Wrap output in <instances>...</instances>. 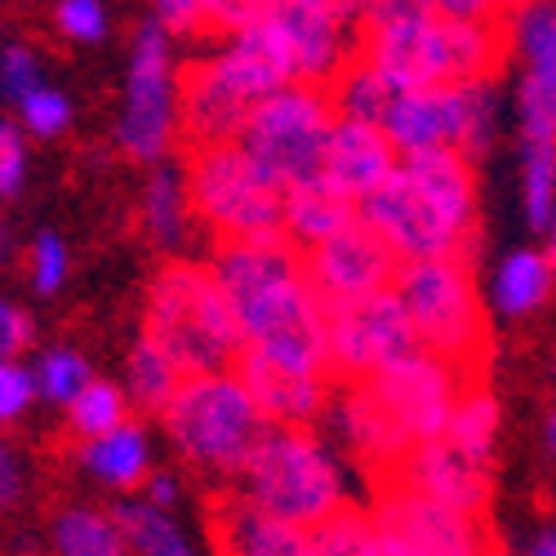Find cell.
<instances>
[{
	"label": "cell",
	"mask_w": 556,
	"mask_h": 556,
	"mask_svg": "<svg viewBox=\"0 0 556 556\" xmlns=\"http://www.w3.org/2000/svg\"><path fill=\"white\" fill-rule=\"evenodd\" d=\"M503 10L485 0H379L361 5V63L392 89L472 85L503 63Z\"/></svg>",
	"instance_id": "1"
},
{
	"label": "cell",
	"mask_w": 556,
	"mask_h": 556,
	"mask_svg": "<svg viewBox=\"0 0 556 556\" xmlns=\"http://www.w3.org/2000/svg\"><path fill=\"white\" fill-rule=\"evenodd\" d=\"M205 267L241 330V352L330 379L326 303L316 299L303 254L286 245V237L218 245Z\"/></svg>",
	"instance_id": "2"
},
{
	"label": "cell",
	"mask_w": 556,
	"mask_h": 556,
	"mask_svg": "<svg viewBox=\"0 0 556 556\" xmlns=\"http://www.w3.org/2000/svg\"><path fill=\"white\" fill-rule=\"evenodd\" d=\"M356 223L375 231L396 263L468 258L477 245V169L454 152L409 156L356 205Z\"/></svg>",
	"instance_id": "3"
},
{
	"label": "cell",
	"mask_w": 556,
	"mask_h": 556,
	"mask_svg": "<svg viewBox=\"0 0 556 556\" xmlns=\"http://www.w3.org/2000/svg\"><path fill=\"white\" fill-rule=\"evenodd\" d=\"M281 85H290V76L276 59L263 23L218 40L178 76V138H188L192 152L237 143L250 112Z\"/></svg>",
	"instance_id": "4"
},
{
	"label": "cell",
	"mask_w": 556,
	"mask_h": 556,
	"mask_svg": "<svg viewBox=\"0 0 556 556\" xmlns=\"http://www.w3.org/2000/svg\"><path fill=\"white\" fill-rule=\"evenodd\" d=\"M237 494L290 530H316L352 507V472L316 428H267L237 477Z\"/></svg>",
	"instance_id": "5"
},
{
	"label": "cell",
	"mask_w": 556,
	"mask_h": 556,
	"mask_svg": "<svg viewBox=\"0 0 556 556\" xmlns=\"http://www.w3.org/2000/svg\"><path fill=\"white\" fill-rule=\"evenodd\" d=\"M143 339H152L182 379L231 369L241 356V330L214 276L197 258H169L156 267L143 294Z\"/></svg>",
	"instance_id": "6"
},
{
	"label": "cell",
	"mask_w": 556,
	"mask_h": 556,
	"mask_svg": "<svg viewBox=\"0 0 556 556\" xmlns=\"http://www.w3.org/2000/svg\"><path fill=\"white\" fill-rule=\"evenodd\" d=\"M169 450L188 463L192 472L205 477H227L237 481L250 454L258 450L267 424L258 405L250 401L245 383L231 369H214V375H192L182 379L169 405L156 414Z\"/></svg>",
	"instance_id": "7"
},
{
	"label": "cell",
	"mask_w": 556,
	"mask_h": 556,
	"mask_svg": "<svg viewBox=\"0 0 556 556\" xmlns=\"http://www.w3.org/2000/svg\"><path fill=\"white\" fill-rule=\"evenodd\" d=\"M392 294L405 312L414 348L463 375H477L490 352V316L468 258L401 263L392 276Z\"/></svg>",
	"instance_id": "8"
},
{
	"label": "cell",
	"mask_w": 556,
	"mask_h": 556,
	"mask_svg": "<svg viewBox=\"0 0 556 556\" xmlns=\"http://www.w3.org/2000/svg\"><path fill=\"white\" fill-rule=\"evenodd\" d=\"M498 125H503V99L490 76L472 85L396 89L379 121V134L388 138L396 161L454 152L472 165L498 143Z\"/></svg>",
	"instance_id": "9"
},
{
	"label": "cell",
	"mask_w": 556,
	"mask_h": 556,
	"mask_svg": "<svg viewBox=\"0 0 556 556\" xmlns=\"http://www.w3.org/2000/svg\"><path fill=\"white\" fill-rule=\"evenodd\" d=\"M182 182H188L197 227H210L218 245L281 237L286 188L271 182L237 143L192 152Z\"/></svg>",
	"instance_id": "10"
},
{
	"label": "cell",
	"mask_w": 556,
	"mask_h": 556,
	"mask_svg": "<svg viewBox=\"0 0 556 556\" xmlns=\"http://www.w3.org/2000/svg\"><path fill=\"white\" fill-rule=\"evenodd\" d=\"M178 45L143 18L129 36V63L116 116V148L138 165H165L178 143Z\"/></svg>",
	"instance_id": "11"
},
{
	"label": "cell",
	"mask_w": 556,
	"mask_h": 556,
	"mask_svg": "<svg viewBox=\"0 0 556 556\" xmlns=\"http://www.w3.org/2000/svg\"><path fill=\"white\" fill-rule=\"evenodd\" d=\"M334 108L326 89H312V85H281L276 94H267L241 138L237 148L281 188H299V182L320 178V161H326V143H330V129H334Z\"/></svg>",
	"instance_id": "12"
},
{
	"label": "cell",
	"mask_w": 556,
	"mask_h": 556,
	"mask_svg": "<svg viewBox=\"0 0 556 556\" xmlns=\"http://www.w3.org/2000/svg\"><path fill=\"white\" fill-rule=\"evenodd\" d=\"M258 23L290 85L330 89L361 54V5L348 0H267Z\"/></svg>",
	"instance_id": "13"
},
{
	"label": "cell",
	"mask_w": 556,
	"mask_h": 556,
	"mask_svg": "<svg viewBox=\"0 0 556 556\" xmlns=\"http://www.w3.org/2000/svg\"><path fill=\"white\" fill-rule=\"evenodd\" d=\"M369 526L379 534L383 556H498L485 517L441 507L424 494L388 481L369 507Z\"/></svg>",
	"instance_id": "14"
},
{
	"label": "cell",
	"mask_w": 556,
	"mask_h": 556,
	"mask_svg": "<svg viewBox=\"0 0 556 556\" xmlns=\"http://www.w3.org/2000/svg\"><path fill=\"white\" fill-rule=\"evenodd\" d=\"M414 352V334L392 290L326 307V365L343 383H365Z\"/></svg>",
	"instance_id": "15"
},
{
	"label": "cell",
	"mask_w": 556,
	"mask_h": 556,
	"mask_svg": "<svg viewBox=\"0 0 556 556\" xmlns=\"http://www.w3.org/2000/svg\"><path fill=\"white\" fill-rule=\"evenodd\" d=\"M472 379L477 375H463V369L414 348L409 356L392 361L383 375L365 379V388L375 392V401L388 409V419L401 428V437L409 445H424V441H437L445 432L458 392Z\"/></svg>",
	"instance_id": "16"
},
{
	"label": "cell",
	"mask_w": 556,
	"mask_h": 556,
	"mask_svg": "<svg viewBox=\"0 0 556 556\" xmlns=\"http://www.w3.org/2000/svg\"><path fill=\"white\" fill-rule=\"evenodd\" d=\"M320 424H326L320 437L343 454V463L356 458V468L375 472L383 481H392L401 472L405 454L414 450L365 383H343L339 392H330L326 409H320Z\"/></svg>",
	"instance_id": "17"
},
{
	"label": "cell",
	"mask_w": 556,
	"mask_h": 556,
	"mask_svg": "<svg viewBox=\"0 0 556 556\" xmlns=\"http://www.w3.org/2000/svg\"><path fill=\"white\" fill-rule=\"evenodd\" d=\"M396 258L392 250L375 237L369 227L352 223L348 231H339L334 241L316 245L303 254V271L316 290L320 303H352V299H365V294H379V290H392V276H396Z\"/></svg>",
	"instance_id": "18"
},
{
	"label": "cell",
	"mask_w": 556,
	"mask_h": 556,
	"mask_svg": "<svg viewBox=\"0 0 556 556\" xmlns=\"http://www.w3.org/2000/svg\"><path fill=\"white\" fill-rule=\"evenodd\" d=\"M250 392V401L258 405L267 428H312L320 419V409L330 401V379L326 375H307V369L294 365H276L258 352H241L237 365H231Z\"/></svg>",
	"instance_id": "19"
},
{
	"label": "cell",
	"mask_w": 556,
	"mask_h": 556,
	"mask_svg": "<svg viewBox=\"0 0 556 556\" xmlns=\"http://www.w3.org/2000/svg\"><path fill=\"white\" fill-rule=\"evenodd\" d=\"M392 481H401L405 490L424 494V498H432L441 507H454V513H468V517H481L485 503H490V468L463 458L441 437L414 445Z\"/></svg>",
	"instance_id": "20"
},
{
	"label": "cell",
	"mask_w": 556,
	"mask_h": 556,
	"mask_svg": "<svg viewBox=\"0 0 556 556\" xmlns=\"http://www.w3.org/2000/svg\"><path fill=\"white\" fill-rule=\"evenodd\" d=\"M396 152L388 148V138L379 125H361V121H334L326 161H320V182L334 188L343 201L361 205L365 197H375L396 169Z\"/></svg>",
	"instance_id": "21"
},
{
	"label": "cell",
	"mask_w": 556,
	"mask_h": 556,
	"mask_svg": "<svg viewBox=\"0 0 556 556\" xmlns=\"http://www.w3.org/2000/svg\"><path fill=\"white\" fill-rule=\"evenodd\" d=\"M552 250L547 245H517L494 258L490 276H485V316L498 320V326H521V320H534L547 299H552Z\"/></svg>",
	"instance_id": "22"
},
{
	"label": "cell",
	"mask_w": 556,
	"mask_h": 556,
	"mask_svg": "<svg viewBox=\"0 0 556 556\" xmlns=\"http://www.w3.org/2000/svg\"><path fill=\"white\" fill-rule=\"evenodd\" d=\"M76 468L94 481L99 490H112L121 498H134L143 481L156 472V441L143 419H125L121 428L80 441L76 445Z\"/></svg>",
	"instance_id": "23"
},
{
	"label": "cell",
	"mask_w": 556,
	"mask_h": 556,
	"mask_svg": "<svg viewBox=\"0 0 556 556\" xmlns=\"http://www.w3.org/2000/svg\"><path fill=\"white\" fill-rule=\"evenodd\" d=\"M138 227L143 237L169 254V258H188V245L197 241V214L188 201V182H182L178 165H152L138 192Z\"/></svg>",
	"instance_id": "24"
},
{
	"label": "cell",
	"mask_w": 556,
	"mask_h": 556,
	"mask_svg": "<svg viewBox=\"0 0 556 556\" xmlns=\"http://www.w3.org/2000/svg\"><path fill=\"white\" fill-rule=\"evenodd\" d=\"M214 552L218 556H307L303 530L263 517L237 490L214 503Z\"/></svg>",
	"instance_id": "25"
},
{
	"label": "cell",
	"mask_w": 556,
	"mask_h": 556,
	"mask_svg": "<svg viewBox=\"0 0 556 556\" xmlns=\"http://www.w3.org/2000/svg\"><path fill=\"white\" fill-rule=\"evenodd\" d=\"M352 223H356V205L343 201L334 188H326L320 178L299 182V188L286 192V205H281V237H286V245H294L299 254L334 241L339 231H348Z\"/></svg>",
	"instance_id": "26"
},
{
	"label": "cell",
	"mask_w": 556,
	"mask_h": 556,
	"mask_svg": "<svg viewBox=\"0 0 556 556\" xmlns=\"http://www.w3.org/2000/svg\"><path fill=\"white\" fill-rule=\"evenodd\" d=\"M498 432H503V405H498V396L481 379H472L468 388L458 392L441 441L454 445L463 458H472V463H481V468H490Z\"/></svg>",
	"instance_id": "27"
},
{
	"label": "cell",
	"mask_w": 556,
	"mask_h": 556,
	"mask_svg": "<svg viewBox=\"0 0 556 556\" xmlns=\"http://www.w3.org/2000/svg\"><path fill=\"white\" fill-rule=\"evenodd\" d=\"M112 517L121 526L125 552L129 556H201L197 539L182 530L178 513H161V507L143 503V498H121L112 507Z\"/></svg>",
	"instance_id": "28"
},
{
	"label": "cell",
	"mask_w": 556,
	"mask_h": 556,
	"mask_svg": "<svg viewBox=\"0 0 556 556\" xmlns=\"http://www.w3.org/2000/svg\"><path fill=\"white\" fill-rule=\"evenodd\" d=\"M54 556H129L121 526L99 503H63L50 517Z\"/></svg>",
	"instance_id": "29"
},
{
	"label": "cell",
	"mask_w": 556,
	"mask_h": 556,
	"mask_svg": "<svg viewBox=\"0 0 556 556\" xmlns=\"http://www.w3.org/2000/svg\"><path fill=\"white\" fill-rule=\"evenodd\" d=\"M182 375H178V365L152 343L138 334L129 356H125V379H121V392L129 401V409H143V414H161L169 405V396L178 392Z\"/></svg>",
	"instance_id": "30"
},
{
	"label": "cell",
	"mask_w": 556,
	"mask_h": 556,
	"mask_svg": "<svg viewBox=\"0 0 556 556\" xmlns=\"http://www.w3.org/2000/svg\"><path fill=\"white\" fill-rule=\"evenodd\" d=\"M125 419H134V409H129L121 383L116 379H99V375L63 405V424L76 437V445L80 441H94V437H103L112 428H121Z\"/></svg>",
	"instance_id": "31"
},
{
	"label": "cell",
	"mask_w": 556,
	"mask_h": 556,
	"mask_svg": "<svg viewBox=\"0 0 556 556\" xmlns=\"http://www.w3.org/2000/svg\"><path fill=\"white\" fill-rule=\"evenodd\" d=\"M503 40H513L526 72H556V10L547 0L503 10Z\"/></svg>",
	"instance_id": "32"
},
{
	"label": "cell",
	"mask_w": 556,
	"mask_h": 556,
	"mask_svg": "<svg viewBox=\"0 0 556 556\" xmlns=\"http://www.w3.org/2000/svg\"><path fill=\"white\" fill-rule=\"evenodd\" d=\"M326 94H330V108H334V116H339V121L379 125L396 89H392L375 67H369V63H361V59H356V63H348V67H343V76L326 89Z\"/></svg>",
	"instance_id": "33"
},
{
	"label": "cell",
	"mask_w": 556,
	"mask_h": 556,
	"mask_svg": "<svg viewBox=\"0 0 556 556\" xmlns=\"http://www.w3.org/2000/svg\"><path fill=\"white\" fill-rule=\"evenodd\" d=\"M27 369H31L36 401H50V405H59V409H63L89 379H94V365H89V356H85L80 348H72V343L40 348Z\"/></svg>",
	"instance_id": "34"
},
{
	"label": "cell",
	"mask_w": 556,
	"mask_h": 556,
	"mask_svg": "<svg viewBox=\"0 0 556 556\" xmlns=\"http://www.w3.org/2000/svg\"><path fill=\"white\" fill-rule=\"evenodd\" d=\"M521 214L539 241L556 231V148H521Z\"/></svg>",
	"instance_id": "35"
},
{
	"label": "cell",
	"mask_w": 556,
	"mask_h": 556,
	"mask_svg": "<svg viewBox=\"0 0 556 556\" xmlns=\"http://www.w3.org/2000/svg\"><path fill=\"white\" fill-rule=\"evenodd\" d=\"M303 543H307V556H383L369 513L356 503L334 513L330 521H320L316 530H307Z\"/></svg>",
	"instance_id": "36"
},
{
	"label": "cell",
	"mask_w": 556,
	"mask_h": 556,
	"mask_svg": "<svg viewBox=\"0 0 556 556\" xmlns=\"http://www.w3.org/2000/svg\"><path fill=\"white\" fill-rule=\"evenodd\" d=\"M517 125L521 148H556V72H521Z\"/></svg>",
	"instance_id": "37"
},
{
	"label": "cell",
	"mask_w": 556,
	"mask_h": 556,
	"mask_svg": "<svg viewBox=\"0 0 556 556\" xmlns=\"http://www.w3.org/2000/svg\"><path fill=\"white\" fill-rule=\"evenodd\" d=\"M14 112H18V121H14L18 134L23 138H40V143H54V138H63L72 129V121H76L72 94H67V89H59V85H50V80H45L40 89H31L23 103H14Z\"/></svg>",
	"instance_id": "38"
},
{
	"label": "cell",
	"mask_w": 556,
	"mask_h": 556,
	"mask_svg": "<svg viewBox=\"0 0 556 556\" xmlns=\"http://www.w3.org/2000/svg\"><path fill=\"white\" fill-rule=\"evenodd\" d=\"M23 267H27V286L45 299H54L72 281V245L59 231H36L31 241H23Z\"/></svg>",
	"instance_id": "39"
},
{
	"label": "cell",
	"mask_w": 556,
	"mask_h": 556,
	"mask_svg": "<svg viewBox=\"0 0 556 556\" xmlns=\"http://www.w3.org/2000/svg\"><path fill=\"white\" fill-rule=\"evenodd\" d=\"M45 85V54L31 40H5L0 45V99L23 103L31 89Z\"/></svg>",
	"instance_id": "40"
},
{
	"label": "cell",
	"mask_w": 556,
	"mask_h": 556,
	"mask_svg": "<svg viewBox=\"0 0 556 556\" xmlns=\"http://www.w3.org/2000/svg\"><path fill=\"white\" fill-rule=\"evenodd\" d=\"M54 31L72 45H99L112 31V10L103 0H59L54 5Z\"/></svg>",
	"instance_id": "41"
},
{
	"label": "cell",
	"mask_w": 556,
	"mask_h": 556,
	"mask_svg": "<svg viewBox=\"0 0 556 556\" xmlns=\"http://www.w3.org/2000/svg\"><path fill=\"white\" fill-rule=\"evenodd\" d=\"M36 405V388H31V369L23 361H0V432L23 424Z\"/></svg>",
	"instance_id": "42"
},
{
	"label": "cell",
	"mask_w": 556,
	"mask_h": 556,
	"mask_svg": "<svg viewBox=\"0 0 556 556\" xmlns=\"http://www.w3.org/2000/svg\"><path fill=\"white\" fill-rule=\"evenodd\" d=\"M27 174H31V152H27V138L18 134L14 121H0V201H14L27 188Z\"/></svg>",
	"instance_id": "43"
},
{
	"label": "cell",
	"mask_w": 556,
	"mask_h": 556,
	"mask_svg": "<svg viewBox=\"0 0 556 556\" xmlns=\"http://www.w3.org/2000/svg\"><path fill=\"white\" fill-rule=\"evenodd\" d=\"M148 18L178 45L182 36H201L205 31V0H156Z\"/></svg>",
	"instance_id": "44"
},
{
	"label": "cell",
	"mask_w": 556,
	"mask_h": 556,
	"mask_svg": "<svg viewBox=\"0 0 556 556\" xmlns=\"http://www.w3.org/2000/svg\"><path fill=\"white\" fill-rule=\"evenodd\" d=\"M36 343V320L18 299L0 294V361H18Z\"/></svg>",
	"instance_id": "45"
},
{
	"label": "cell",
	"mask_w": 556,
	"mask_h": 556,
	"mask_svg": "<svg viewBox=\"0 0 556 556\" xmlns=\"http://www.w3.org/2000/svg\"><path fill=\"white\" fill-rule=\"evenodd\" d=\"M263 14V0H205V31L227 36H241L258 23Z\"/></svg>",
	"instance_id": "46"
},
{
	"label": "cell",
	"mask_w": 556,
	"mask_h": 556,
	"mask_svg": "<svg viewBox=\"0 0 556 556\" xmlns=\"http://www.w3.org/2000/svg\"><path fill=\"white\" fill-rule=\"evenodd\" d=\"M27 490V468H23V458L18 450L0 437V507H14Z\"/></svg>",
	"instance_id": "47"
},
{
	"label": "cell",
	"mask_w": 556,
	"mask_h": 556,
	"mask_svg": "<svg viewBox=\"0 0 556 556\" xmlns=\"http://www.w3.org/2000/svg\"><path fill=\"white\" fill-rule=\"evenodd\" d=\"M138 498L143 503H152V507H161V513H178V503H182V485H178V477L174 472H152L148 481H143V490H138Z\"/></svg>",
	"instance_id": "48"
},
{
	"label": "cell",
	"mask_w": 556,
	"mask_h": 556,
	"mask_svg": "<svg viewBox=\"0 0 556 556\" xmlns=\"http://www.w3.org/2000/svg\"><path fill=\"white\" fill-rule=\"evenodd\" d=\"M517 556H556V526L552 521H539L521 534V552Z\"/></svg>",
	"instance_id": "49"
},
{
	"label": "cell",
	"mask_w": 556,
	"mask_h": 556,
	"mask_svg": "<svg viewBox=\"0 0 556 556\" xmlns=\"http://www.w3.org/2000/svg\"><path fill=\"white\" fill-rule=\"evenodd\" d=\"M23 254V241H18V227H14V218L0 210V267L5 263H14Z\"/></svg>",
	"instance_id": "50"
},
{
	"label": "cell",
	"mask_w": 556,
	"mask_h": 556,
	"mask_svg": "<svg viewBox=\"0 0 556 556\" xmlns=\"http://www.w3.org/2000/svg\"><path fill=\"white\" fill-rule=\"evenodd\" d=\"M543 454L556 458V414H552V409L543 414Z\"/></svg>",
	"instance_id": "51"
}]
</instances>
